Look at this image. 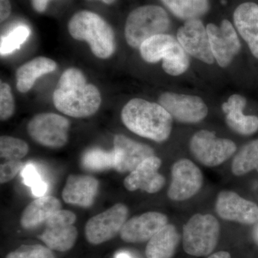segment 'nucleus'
Listing matches in <instances>:
<instances>
[{"mask_svg":"<svg viewBox=\"0 0 258 258\" xmlns=\"http://www.w3.org/2000/svg\"><path fill=\"white\" fill-rule=\"evenodd\" d=\"M161 163L156 156L145 159L125 177V187L131 191L141 189L150 194L160 191L165 184V178L159 173Z\"/></svg>","mask_w":258,"mask_h":258,"instance_id":"dca6fc26","label":"nucleus"},{"mask_svg":"<svg viewBox=\"0 0 258 258\" xmlns=\"http://www.w3.org/2000/svg\"><path fill=\"white\" fill-rule=\"evenodd\" d=\"M178 42L187 53L195 58L212 64L214 62L213 54L210 46V38L207 28L201 20H188L178 30Z\"/></svg>","mask_w":258,"mask_h":258,"instance_id":"ddd939ff","label":"nucleus"},{"mask_svg":"<svg viewBox=\"0 0 258 258\" xmlns=\"http://www.w3.org/2000/svg\"><path fill=\"white\" fill-rule=\"evenodd\" d=\"M34 9L39 13H43L46 10L47 4L50 0H31Z\"/></svg>","mask_w":258,"mask_h":258,"instance_id":"c9c22d12","label":"nucleus"},{"mask_svg":"<svg viewBox=\"0 0 258 258\" xmlns=\"http://www.w3.org/2000/svg\"><path fill=\"white\" fill-rule=\"evenodd\" d=\"M61 210V203L52 196H42L29 204L20 217L23 228H35L48 220L56 212Z\"/></svg>","mask_w":258,"mask_h":258,"instance_id":"412c9836","label":"nucleus"},{"mask_svg":"<svg viewBox=\"0 0 258 258\" xmlns=\"http://www.w3.org/2000/svg\"><path fill=\"white\" fill-rule=\"evenodd\" d=\"M252 170L258 172V139L241 148L232 163V171L236 176L244 175Z\"/></svg>","mask_w":258,"mask_h":258,"instance_id":"a878e982","label":"nucleus"},{"mask_svg":"<svg viewBox=\"0 0 258 258\" xmlns=\"http://www.w3.org/2000/svg\"><path fill=\"white\" fill-rule=\"evenodd\" d=\"M69 30L76 40L87 42L93 54L99 58H108L114 52L113 29L101 17L92 12L76 13L70 20Z\"/></svg>","mask_w":258,"mask_h":258,"instance_id":"7ed1b4c3","label":"nucleus"},{"mask_svg":"<svg viewBox=\"0 0 258 258\" xmlns=\"http://www.w3.org/2000/svg\"><path fill=\"white\" fill-rule=\"evenodd\" d=\"M116 258H132L128 254L125 252H120L116 255Z\"/></svg>","mask_w":258,"mask_h":258,"instance_id":"58836bf2","label":"nucleus"},{"mask_svg":"<svg viewBox=\"0 0 258 258\" xmlns=\"http://www.w3.org/2000/svg\"><path fill=\"white\" fill-rule=\"evenodd\" d=\"M167 13L157 5H145L133 10L127 18L125 37L127 43L139 48L148 39L164 34L170 27Z\"/></svg>","mask_w":258,"mask_h":258,"instance_id":"20e7f679","label":"nucleus"},{"mask_svg":"<svg viewBox=\"0 0 258 258\" xmlns=\"http://www.w3.org/2000/svg\"><path fill=\"white\" fill-rule=\"evenodd\" d=\"M23 168V164L20 161H7L0 167V182L5 184L14 179L15 176Z\"/></svg>","mask_w":258,"mask_h":258,"instance_id":"72a5a7b5","label":"nucleus"},{"mask_svg":"<svg viewBox=\"0 0 258 258\" xmlns=\"http://www.w3.org/2000/svg\"><path fill=\"white\" fill-rule=\"evenodd\" d=\"M220 233V223L213 215H194L183 227L185 252L196 257L209 255L216 248Z\"/></svg>","mask_w":258,"mask_h":258,"instance_id":"39448f33","label":"nucleus"},{"mask_svg":"<svg viewBox=\"0 0 258 258\" xmlns=\"http://www.w3.org/2000/svg\"><path fill=\"white\" fill-rule=\"evenodd\" d=\"M70 122L67 118L55 113H40L35 115L28 124L30 137L44 147L60 148L69 138Z\"/></svg>","mask_w":258,"mask_h":258,"instance_id":"0eeeda50","label":"nucleus"},{"mask_svg":"<svg viewBox=\"0 0 258 258\" xmlns=\"http://www.w3.org/2000/svg\"><path fill=\"white\" fill-rule=\"evenodd\" d=\"M208 258H231L230 254L225 251L215 252V253L209 256Z\"/></svg>","mask_w":258,"mask_h":258,"instance_id":"e433bc0d","label":"nucleus"},{"mask_svg":"<svg viewBox=\"0 0 258 258\" xmlns=\"http://www.w3.org/2000/svg\"><path fill=\"white\" fill-rule=\"evenodd\" d=\"M128 215L127 207L118 203L93 217L85 227V235L88 242L99 244L111 240L120 233Z\"/></svg>","mask_w":258,"mask_h":258,"instance_id":"1a4fd4ad","label":"nucleus"},{"mask_svg":"<svg viewBox=\"0 0 258 258\" xmlns=\"http://www.w3.org/2000/svg\"><path fill=\"white\" fill-rule=\"evenodd\" d=\"M11 13V5L9 0H0V19L1 22L8 18Z\"/></svg>","mask_w":258,"mask_h":258,"instance_id":"f704fd0d","label":"nucleus"},{"mask_svg":"<svg viewBox=\"0 0 258 258\" xmlns=\"http://www.w3.org/2000/svg\"><path fill=\"white\" fill-rule=\"evenodd\" d=\"M15 112V102L11 88L8 83H1L0 86V118H10Z\"/></svg>","mask_w":258,"mask_h":258,"instance_id":"473e14b6","label":"nucleus"},{"mask_svg":"<svg viewBox=\"0 0 258 258\" xmlns=\"http://www.w3.org/2000/svg\"><path fill=\"white\" fill-rule=\"evenodd\" d=\"M29 147L26 142L9 136L0 138V155L6 161H20L28 154Z\"/></svg>","mask_w":258,"mask_h":258,"instance_id":"c756f323","label":"nucleus"},{"mask_svg":"<svg viewBox=\"0 0 258 258\" xmlns=\"http://www.w3.org/2000/svg\"><path fill=\"white\" fill-rule=\"evenodd\" d=\"M246 104L244 96L232 95L222 104V109L226 114L227 124L232 131L241 135L249 136L258 131V117L244 114Z\"/></svg>","mask_w":258,"mask_h":258,"instance_id":"6ab92c4d","label":"nucleus"},{"mask_svg":"<svg viewBox=\"0 0 258 258\" xmlns=\"http://www.w3.org/2000/svg\"><path fill=\"white\" fill-rule=\"evenodd\" d=\"M99 181L88 175H70L62 191L64 203L81 208H89L94 203Z\"/></svg>","mask_w":258,"mask_h":258,"instance_id":"a211bd4d","label":"nucleus"},{"mask_svg":"<svg viewBox=\"0 0 258 258\" xmlns=\"http://www.w3.org/2000/svg\"><path fill=\"white\" fill-rule=\"evenodd\" d=\"M76 215L69 210L56 212L45 222V230L39 239L52 250L66 252L74 247L78 231L74 224Z\"/></svg>","mask_w":258,"mask_h":258,"instance_id":"6e6552de","label":"nucleus"},{"mask_svg":"<svg viewBox=\"0 0 258 258\" xmlns=\"http://www.w3.org/2000/svg\"><path fill=\"white\" fill-rule=\"evenodd\" d=\"M23 176L25 184L32 188V194L35 196L42 197L46 192L47 185L42 181L35 166L31 164L25 166L23 169Z\"/></svg>","mask_w":258,"mask_h":258,"instance_id":"2f4dec72","label":"nucleus"},{"mask_svg":"<svg viewBox=\"0 0 258 258\" xmlns=\"http://www.w3.org/2000/svg\"><path fill=\"white\" fill-rule=\"evenodd\" d=\"M179 241L180 235L176 227L167 224L149 240L146 255L147 258H172Z\"/></svg>","mask_w":258,"mask_h":258,"instance_id":"4be33fe9","label":"nucleus"},{"mask_svg":"<svg viewBox=\"0 0 258 258\" xmlns=\"http://www.w3.org/2000/svg\"><path fill=\"white\" fill-rule=\"evenodd\" d=\"M206 28L214 57L220 67H227L241 48L235 29L227 20H224L220 27L210 23Z\"/></svg>","mask_w":258,"mask_h":258,"instance_id":"f8f14e48","label":"nucleus"},{"mask_svg":"<svg viewBox=\"0 0 258 258\" xmlns=\"http://www.w3.org/2000/svg\"><path fill=\"white\" fill-rule=\"evenodd\" d=\"M52 99L59 111L74 118L91 116L101 103L98 88L88 84L83 73L74 68L66 70L61 76Z\"/></svg>","mask_w":258,"mask_h":258,"instance_id":"f257e3e1","label":"nucleus"},{"mask_svg":"<svg viewBox=\"0 0 258 258\" xmlns=\"http://www.w3.org/2000/svg\"><path fill=\"white\" fill-rule=\"evenodd\" d=\"M159 103L172 118L181 123H198L208 113V108L205 102L196 96L164 93L159 97Z\"/></svg>","mask_w":258,"mask_h":258,"instance_id":"9b49d317","label":"nucleus"},{"mask_svg":"<svg viewBox=\"0 0 258 258\" xmlns=\"http://www.w3.org/2000/svg\"><path fill=\"white\" fill-rule=\"evenodd\" d=\"M252 235H253L254 240L255 241L256 243L258 244V221L254 224Z\"/></svg>","mask_w":258,"mask_h":258,"instance_id":"4c0bfd02","label":"nucleus"},{"mask_svg":"<svg viewBox=\"0 0 258 258\" xmlns=\"http://www.w3.org/2000/svg\"><path fill=\"white\" fill-rule=\"evenodd\" d=\"M121 119L133 133L155 141L165 142L172 128L173 118L159 103L134 98L121 112Z\"/></svg>","mask_w":258,"mask_h":258,"instance_id":"f03ea898","label":"nucleus"},{"mask_svg":"<svg viewBox=\"0 0 258 258\" xmlns=\"http://www.w3.org/2000/svg\"><path fill=\"white\" fill-rule=\"evenodd\" d=\"M179 42H176L163 59L162 67L171 76H177L186 72L189 66V57Z\"/></svg>","mask_w":258,"mask_h":258,"instance_id":"cd10ccee","label":"nucleus"},{"mask_svg":"<svg viewBox=\"0 0 258 258\" xmlns=\"http://www.w3.org/2000/svg\"><path fill=\"white\" fill-rule=\"evenodd\" d=\"M113 145L115 154L114 169L120 173L132 172L145 159L155 156L152 147L123 135L115 136Z\"/></svg>","mask_w":258,"mask_h":258,"instance_id":"f3484780","label":"nucleus"},{"mask_svg":"<svg viewBox=\"0 0 258 258\" xmlns=\"http://www.w3.org/2000/svg\"><path fill=\"white\" fill-rule=\"evenodd\" d=\"M55 61L45 57H39L24 64L16 72L17 89L27 93L33 87L34 83L40 76L55 71Z\"/></svg>","mask_w":258,"mask_h":258,"instance_id":"5701e85b","label":"nucleus"},{"mask_svg":"<svg viewBox=\"0 0 258 258\" xmlns=\"http://www.w3.org/2000/svg\"><path fill=\"white\" fill-rule=\"evenodd\" d=\"M82 165L87 170L100 171L115 168L114 150L106 152L100 149H93L83 155Z\"/></svg>","mask_w":258,"mask_h":258,"instance_id":"bb28decb","label":"nucleus"},{"mask_svg":"<svg viewBox=\"0 0 258 258\" xmlns=\"http://www.w3.org/2000/svg\"><path fill=\"white\" fill-rule=\"evenodd\" d=\"M233 18L237 31L258 59V5L252 2L242 3L236 8Z\"/></svg>","mask_w":258,"mask_h":258,"instance_id":"aec40b11","label":"nucleus"},{"mask_svg":"<svg viewBox=\"0 0 258 258\" xmlns=\"http://www.w3.org/2000/svg\"><path fill=\"white\" fill-rule=\"evenodd\" d=\"M103 3H106V4H112V3H114L115 0H101Z\"/></svg>","mask_w":258,"mask_h":258,"instance_id":"ea45409f","label":"nucleus"},{"mask_svg":"<svg viewBox=\"0 0 258 258\" xmlns=\"http://www.w3.org/2000/svg\"><path fill=\"white\" fill-rule=\"evenodd\" d=\"M168 223L164 214L149 212L127 220L120 232V238L129 243L149 241Z\"/></svg>","mask_w":258,"mask_h":258,"instance_id":"2eb2a0df","label":"nucleus"},{"mask_svg":"<svg viewBox=\"0 0 258 258\" xmlns=\"http://www.w3.org/2000/svg\"><path fill=\"white\" fill-rule=\"evenodd\" d=\"M6 258H55L52 249L41 244L22 245L7 255Z\"/></svg>","mask_w":258,"mask_h":258,"instance_id":"7c9ffc66","label":"nucleus"},{"mask_svg":"<svg viewBox=\"0 0 258 258\" xmlns=\"http://www.w3.org/2000/svg\"><path fill=\"white\" fill-rule=\"evenodd\" d=\"M171 177L167 195L174 201L189 200L200 191L203 185V173L189 159H180L173 164Z\"/></svg>","mask_w":258,"mask_h":258,"instance_id":"9d476101","label":"nucleus"},{"mask_svg":"<svg viewBox=\"0 0 258 258\" xmlns=\"http://www.w3.org/2000/svg\"><path fill=\"white\" fill-rule=\"evenodd\" d=\"M215 210L219 216L227 221L247 225H254L258 221L257 205L233 191L219 193Z\"/></svg>","mask_w":258,"mask_h":258,"instance_id":"4468645a","label":"nucleus"},{"mask_svg":"<svg viewBox=\"0 0 258 258\" xmlns=\"http://www.w3.org/2000/svg\"><path fill=\"white\" fill-rule=\"evenodd\" d=\"M190 151L193 157L203 165L213 167L225 162L237 150L230 139L217 138L213 132L199 131L190 140Z\"/></svg>","mask_w":258,"mask_h":258,"instance_id":"423d86ee","label":"nucleus"},{"mask_svg":"<svg viewBox=\"0 0 258 258\" xmlns=\"http://www.w3.org/2000/svg\"><path fill=\"white\" fill-rule=\"evenodd\" d=\"M30 32V29L27 25H20L12 29L5 36H2L0 42L1 55H10L19 50L28 40Z\"/></svg>","mask_w":258,"mask_h":258,"instance_id":"c85d7f7f","label":"nucleus"},{"mask_svg":"<svg viewBox=\"0 0 258 258\" xmlns=\"http://www.w3.org/2000/svg\"><path fill=\"white\" fill-rule=\"evenodd\" d=\"M168 10L181 20H197L208 13L209 0H161Z\"/></svg>","mask_w":258,"mask_h":258,"instance_id":"b1692460","label":"nucleus"},{"mask_svg":"<svg viewBox=\"0 0 258 258\" xmlns=\"http://www.w3.org/2000/svg\"><path fill=\"white\" fill-rule=\"evenodd\" d=\"M176 42L175 38L170 35H155L144 41L139 47L141 55L147 62L156 63L164 58Z\"/></svg>","mask_w":258,"mask_h":258,"instance_id":"393cba45","label":"nucleus"}]
</instances>
